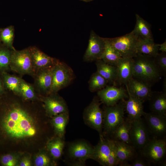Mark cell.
Returning <instances> with one entry per match:
<instances>
[{"label":"cell","instance_id":"cell-12","mask_svg":"<svg viewBox=\"0 0 166 166\" xmlns=\"http://www.w3.org/2000/svg\"><path fill=\"white\" fill-rule=\"evenodd\" d=\"M147 128L141 118L131 121L130 138L134 147L142 149L148 142Z\"/></svg>","mask_w":166,"mask_h":166},{"label":"cell","instance_id":"cell-7","mask_svg":"<svg viewBox=\"0 0 166 166\" xmlns=\"http://www.w3.org/2000/svg\"><path fill=\"white\" fill-rule=\"evenodd\" d=\"M98 97H95L85 109L83 117L85 123L97 130L99 135L102 134L103 111L100 107Z\"/></svg>","mask_w":166,"mask_h":166},{"label":"cell","instance_id":"cell-39","mask_svg":"<svg viewBox=\"0 0 166 166\" xmlns=\"http://www.w3.org/2000/svg\"><path fill=\"white\" fill-rule=\"evenodd\" d=\"M33 155L29 153H24L21 156L18 166H31L33 165Z\"/></svg>","mask_w":166,"mask_h":166},{"label":"cell","instance_id":"cell-37","mask_svg":"<svg viewBox=\"0 0 166 166\" xmlns=\"http://www.w3.org/2000/svg\"><path fill=\"white\" fill-rule=\"evenodd\" d=\"M155 64L161 72L162 75L166 74V52L158 53L153 57Z\"/></svg>","mask_w":166,"mask_h":166},{"label":"cell","instance_id":"cell-9","mask_svg":"<svg viewBox=\"0 0 166 166\" xmlns=\"http://www.w3.org/2000/svg\"><path fill=\"white\" fill-rule=\"evenodd\" d=\"M39 99L43 103L46 115L50 118L60 113H68L65 101L57 93L40 96Z\"/></svg>","mask_w":166,"mask_h":166},{"label":"cell","instance_id":"cell-41","mask_svg":"<svg viewBox=\"0 0 166 166\" xmlns=\"http://www.w3.org/2000/svg\"><path fill=\"white\" fill-rule=\"evenodd\" d=\"M6 91L3 82L1 74L0 73V96L4 94Z\"/></svg>","mask_w":166,"mask_h":166},{"label":"cell","instance_id":"cell-13","mask_svg":"<svg viewBox=\"0 0 166 166\" xmlns=\"http://www.w3.org/2000/svg\"><path fill=\"white\" fill-rule=\"evenodd\" d=\"M104 46V38L100 37L92 31L88 45L83 57L84 61L91 62L100 59Z\"/></svg>","mask_w":166,"mask_h":166},{"label":"cell","instance_id":"cell-10","mask_svg":"<svg viewBox=\"0 0 166 166\" xmlns=\"http://www.w3.org/2000/svg\"><path fill=\"white\" fill-rule=\"evenodd\" d=\"M53 67L37 70L33 77L34 79L33 85L39 97L46 96L50 93L52 84Z\"/></svg>","mask_w":166,"mask_h":166},{"label":"cell","instance_id":"cell-28","mask_svg":"<svg viewBox=\"0 0 166 166\" xmlns=\"http://www.w3.org/2000/svg\"><path fill=\"white\" fill-rule=\"evenodd\" d=\"M1 74L6 90L21 97L19 85L21 77L10 74L7 72Z\"/></svg>","mask_w":166,"mask_h":166},{"label":"cell","instance_id":"cell-21","mask_svg":"<svg viewBox=\"0 0 166 166\" xmlns=\"http://www.w3.org/2000/svg\"><path fill=\"white\" fill-rule=\"evenodd\" d=\"M93 160L101 165L107 166L108 158L111 152V147L109 139H105L103 134L100 135V140L98 144L94 148Z\"/></svg>","mask_w":166,"mask_h":166},{"label":"cell","instance_id":"cell-40","mask_svg":"<svg viewBox=\"0 0 166 166\" xmlns=\"http://www.w3.org/2000/svg\"><path fill=\"white\" fill-rule=\"evenodd\" d=\"M149 164L148 163L142 159H136L130 164V166H148Z\"/></svg>","mask_w":166,"mask_h":166},{"label":"cell","instance_id":"cell-25","mask_svg":"<svg viewBox=\"0 0 166 166\" xmlns=\"http://www.w3.org/2000/svg\"><path fill=\"white\" fill-rule=\"evenodd\" d=\"M69 118L68 113H60L50 118V123L55 135L63 138Z\"/></svg>","mask_w":166,"mask_h":166},{"label":"cell","instance_id":"cell-22","mask_svg":"<svg viewBox=\"0 0 166 166\" xmlns=\"http://www.w3.org/2000/svg\"><path fill=\"white\" fill-rule=\"evenodd\" d=\"M148 100L152 113L166 116V93L152 92Z\"/></svg>","mask_w":166,"mask_h":166},{"label":"cell","instance_id":"cell-43","mask_svg":"<svg viewBox=\"0 0 166 166\" xmlns=\"http://www.w3.org/2000/svg\"><path fill=\"white\" fill-rule=\"evenodd\" d=\"M81 0L82 1H84L85 2H89L92 1L93 0Z\"/></svg>","mask_w":166,"mask_h":166},{"label":"cell","instance_id":"cell-35","mask_svg":"<svg viewBox=\"0 0 166 166\" xmlns=\"http://www.w3.org/2000/svg\"><path fill=\"white\" fill-rule=\"evenodd\" d=\"M23 153L11 152L0 154V164L2 166H18Z\"/></svg>","mask_w":166,"mask_h":166},{"label":"cell","instance_id":"cell-6","mask_svg":"<svg viewBox=\"0 0 166 166\" xmlns=\"http://www.w3.org/2000/svg\"><path fill=\"white\" fill-rule=\"evenodd\" d=\"M52 84L50 94L57 93L68 86L73 78V73L71 68L59 60L52 67Z\"/></svg>","mask_w":166,"mask_h":166},{"label":"cell","instance_id":"cell-27","mask_svg":"<svg viewBox=\"0 0 166 166\" xmlns=\"http://www.w3.org/2000/svg\"><path fill=\"white\" fill-rule=\"evenodd\" d=\"M64 146L63 138L55 135L47 140L45 148L52 158L56 160L61 157Z\"/></svg>","mask_w":166,"mask_h":166},{"label":"cell","instance_id":"cell-44","mask_svg":"<svg viewBox=\"0 0 166 166\" xmlns=\"http://www.w3.org/2000/svg\"><path fill=\"white\" fill-rule=\"evenodd\" d=\"M1 43V42H0V44Z\"/></svg>","mask_w":166,"mask_h":166},{"label":"cell","instance_id":"cell-32","mask_svg":"<svg viewBox=\"0 0 166 166\" xmlns=\"http://www.w3.org/2000/svg\"><path fill=\"white\" fill-rule=\"evenodd\" d=\"M19 86L21 97L23 99L31 101L40 100L33 84L26 82L21 77Z\"/></svg>","mask_w":166,"mask_h":166},{"label":"cell","instance_id":"cell-33","mask_svg":"<svg viewBox=\"0 0 166 166\" xmlns=\"http://www.w3.org/2000/svg\"><path fill=\"white\" fill-rule=\"evenodd\" d=\"M13 50L0 44V73L11 71L10 65Z\"/></svg>","mask_w":166,"mask_h":166},{"label":"cell","instance_id":"cell-30","mask_svg":"<svg viewBox=\"0 0 166 166\" xmlns=\"http://www.w3.org/2000/svg\"><path fill=\"white\" fill-rule=\"evenodd\" d=\"M33 165L35 166H54L56 160L50 155L46 148L42 149L32 156Z\"/></svg>","mask_w":166,"mask_h":166},{"label":"cell","instance_id":"cell-16","mask_svg":"<svg viewBox=\"0 0 166 166\" xmlns=\"http://www.w3.org/2000/svg\"><path fill=\"white\" fill-rule=\"evenodd\" d=\"M150 132L156 137H161L166 132V116L153 113L143 115Z\"/></svg>","mask_w":166,"mask_h":166},{"label":"cell","instance_id":"cell-29","mask_svg":"<svg viewBox=\"0 0 166 166\" xmlns=\"http://www.w3.org/2000/svg\"><path fill=\"white\" fill-rule=\"evenodd\" d=\"M131 126V121L128 118L124 119L112 135L114 137V140L130 144L131 143L130 138Z\"/></svg>","mask_w":166,"mask_h":166},{"label":"cell","instance_id":"cell-5","mask_svg":"<svg viewBox=\"0 0 166 166\" xmlns=\"http://www.w3.org/2000/svg\"><path fill=\"white\" fill-rule=\"evenodd\" d=\"M138 37L133 30L124 35L108 39L121 57L133 58L137 55L136 46Z\"/></svg>","mask_w":166,"mask_h":166},{"label":"cell","instance_id":"cell-2","mask_svg":"<svg viewBox=\"0 0 166 166\" xmlns=\"http://www.w3.org/2000/svg\"><path fill=\"white\" fill-rule=\"evenodd\" d=\"M133 59V78L151 86L160 80L162 75L153 57L137 54Z\"/></svg>","mask_w":166,"mask_h":166},{"label":"cell","instance_id":"cell-36","mask_svg":"<svg viewBox=\"0 0 166 166\" xmlns=\"http://www.w3.org/2000/svg\"><path fill=\"white\" fill-rule=\"evenodd\" d=\"M108 81L97 71L91 75L89 82V89L92 92L98 91L105 87Z\"/></svg>","mask_w":166,"mask_h":166},{"label":"cell","instance_id":"cell-38","mask_svg":"<svg viewBox=\"0 0 166 166\" xmlns=\"http://www.w3.org/2000/svg\"><path fill=\"white\" fill-rule=\"evenodd\" d=\"M111 147V152L108 158L107 166H113L118 165V161L115 148L113 140H109Z\"/></svg>","mask_w":166,"mask_h":166},{"label":"cell","instance_id":"cell-1","mask_svg":"<svg viewBox=\"0 0 166 166\" xmlns=\"http://www.w3.org/2000/svg\"><path fill=\"white\" fill-rule=\"evenodd\" d=\"M47 117L41 101L26 100L6 90L0 96V154L33 155L45 148Z\"/></svg>","mask_w":166,"mask_h":166},{"label":"cell","instance_id":"cell-14","mask_svg":"<svg viewBox=\"0 0 166 166\" xmlns=\"http://www.w3.org/2000/svg\"><path fill=\"white\" fill-rule=\"evenodd\" d=\"M70 157L77 160L76 165H83L85 160L93 159L94 148L84 142L73 143L70 145L68 149Z\"/></svg>","mask_w":166,"mask_h":166},{"label":"cell","instance_id":"cell-3","mask_svg":"<svg viewBox=\"0 0 166 166\" xmlns=\"http://www.w3.org/2000/svg\"><path fill=\"white\" fill-rule=\"evenodd\" d=\"M124 100L112 106H106L103 111L104 133L112 135L118 127L124 120Z\"/></svg>","mask_w":166,"mask_h":166},{"label":"cell","instance_id":"cell-18","mask_svg":"<svg viewBox=\"0 0 166 166\" xmlns=\"http://www.w3.org/2000/svg\"><path fill=\"white\" fill-rule=\"evenodd\" d=\"M133 58L121 57L116 65L117 73V82L120 85L127 84L132 77Z\"/></svg>","mask_w":166,"mask_h":166},{"label":"cell","instance_id":"cell-19","mask_svg":"<svg viewBox=\"0 0 166 166\" xmlns=\"http://www.w3.org/2000/svg\"><path fill=\"white\" fill-rule=\"evenodd\" d=\"M126 90L128 97V100L124 101L125 109L128 114V118L132 121L141 118L143 116L144 101L132 96Z\"/></svg>","mask_w":166,"mask_h":166},{"label":"cell","instance_id":"cell-4","mask_svg":"<svg viewBox=\"0 0 166 166\" xmlns=\"http://www.w3.org/2000/svg\"><path fill=\"white\" fill-rule=\"evenodd\" d=\"M11 71L22 76L28 75L33 77L35 73L28 48L12 51L10 63Z\"/></svg>","mask_w":166,"mask_h":166},{"label":"cell","instance_id":"cell-17","mask_svg":"<svg viewBox=\"0 0 166 166\" xmlns=\"http://www.w3.org/2000/svg\"><path fill=\"white\" fill-rule=\"evenodd\" d=\"M125 85L126 89L132 95L143 101L149 100L152 92L151 86L133 77Z\"/></svg>","mask_w":166,"mask_h":166},{"label":"cell","instance_id":"cell-20","mask_svg":"<svg viewBox=\"0 0 166 166\" xmlns=\"http://www.w3.org/2000/svg\"><path fill=\"white\" fill-rule=\"evenodd\" d=\"M117 156L120 166H130L127 162L134 156V150L130 144L113 140Z\"/></svg>","mask_w":166,"mask_h":166},{"label":"cell","instance_id":"cell-15","mask_svg":"<svg viewBox=\"0 0 166 166\" xmlns=\"http://www.w3.org/2000/svg\"><path fill=\"white\" fill-rule=\"evenodd\" d=\"M28 48L35 73L40 69L52 67L59 61L48 55L35 46Z\"/></svg>","mask_w":166,"mask_h":166},{"label":"cell","instance_id":"cell-24","mask_svg":"<svg viewBox=\"0 0 166 166\" xmlns=\"http://www.w3.org/2000/svg\"><path fill=\"white\" fill-rule=\"evenodd\" d=\"M97 71L108 82L115 85L117 83L116 67L109 64L101 59L96 61Z\"/></svg>","mask_w":166,"mask_h":166},{"label":"cell","instance_id":"cell-42","mask_svg":"<svg viewBox=\"0 0 166 166\" xmlns=\"http://www.w3.org/2000/svg\"><path fill=\"white\" fill-rule=\"evenodd\" d=\"M159 46L158 50L162 52H166V41L161 44H158Z\"/></svg>","mask_w":166,"mask_h":166},{"label":"cell","instance_id":"cell-23","mask_svg":"<svg viewBox=\"0 0 166 166\" xmlns=\"http://www.w3.org/2000/svg\"><path fill=\"white\" fill-rule=\"evenodd\" d=\"M159 46L153 39H144L139 37L136 46L137 54L154 57L158 53Z\"/></svg>","mask_w":166,"mask_h":166},{"label":"cell","instance_id":"cell-31","mask_svg":"<svg viewBox=\"0 0 166 166\" xmlns=\"http://www.w3.org/2000/svg\"><path fill=\"white\" fill-rule=\"evenodd\" d=\"M136 23L133 30L141 38L153 39L150 24L138 14H136Z\"/></svg>","mask_w":166,"mask_h":166},{"label":"cell","instance_id":"cell-11","mask_svg":"<svg viewBox=\"0 0 166 166\" xmlns=\"http://www.w3.org/2000/svg\"><path fill=\"white\" fill-rule=\"evenodd\" d=\"M97 94L100 100L106 106L113 105L128 97L126 89L115 86L107 85L98 91Z\"/></svg>","mask_w":166,"mask_h":166},{"label":"cell","instance_id":"cell-8","mask_svg":"<svg viewBox=\"0 0 166 166\" xmlns=\"http://www.w3.org/2000/svg\"><path fill=\"white\" fill-rule=\"evenodd\" d=\"M142 149L143 155L148 161L154 163L160 162L166 154L165 140L155 138L149 140Z\"/></svg>","mask_w":166,"mask_h":166},{"label":"cell","instance_id":"cell-34","mask_svg":"<svg viewBox=\"0 0 166 166\" xmlns=\"http://www.w3.org/2000/svg\"><path fill=\"white\" fill-rule=\"evenodd\" d=\"M14 37V28L13 26L0 28V42L12 50L16 49L13 46Z\"/></svg>","mask_w":166,"mask_h":166},{"label":"cell","instance_id":"cell-26","mask_svg":"<svg viewBox=\"0 0 166 166\" xmlns=\"http://www.w3.org/2000/svg\"><path fill=\"white\" fill-rule=\"evenodd\" d=\"M105 46L100 59L110 65L116 66L121 57L118 51L112 45L108 38H104Z\"/></svg>","mask_w":166,"mask_h":166}]
</instances>
